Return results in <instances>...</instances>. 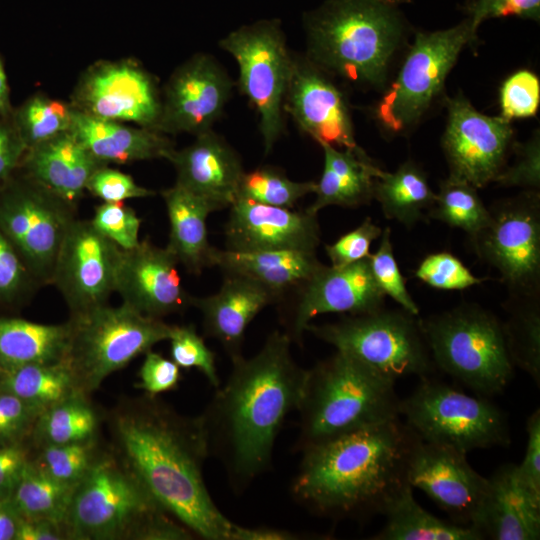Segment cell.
<instances>
[{"label":"cell","mask_w":540,"mask_h":540,"mask_svg":"<svg viewBox=\"0 0 540 540\" xmlns=\"http://www.w3.org/2000/svg\"><path fill=\"white\" fill-rule=\"evenodd\" d=\"M116 456L156 502L195 536L232 540L235 523L219 510L203 477L208 441L198 417L157 396L126 399L112 412Z\"/></svg>","instance_id":"cell-1"},{"label":"cell","mask_w":540,"mask_h":540,"mask_svg":"<svg viewBox=\"0 0 540 540\" xmlns=\"http://www.w3.org/2000/svg\"><path fill=\"white\" fill-rule=\"evenodd\" d=\"M291 338L272 332L252 357L231 359L227 381L200 415L209 447L241 493L269 468L276 438L298 409L307 369L291 353Z\"/></svg>","instance_id":"cell-2"},{"label":"cell","mask_w":540,"mask_h":540,"mask_svg":"<svg viewBox=\"0 0 540 540\" xmlns=\"http://www.w3.org/2000/svg\"><path fill=\"white\" fill-rule=\"evenodd\" d=\"M420 440L399 417L313 445L301 452L291 494L331 519L384 515L412 487L409 462Z\"/></svg>","instance_id":"cell-3"},{"label":"cell","mask_w":540,"mask_h":540,"mask_svg":"<svg viewBox=\"0 0 540 540\" xmlns=\"http://www.w3.org/2000/svg\"><path fill=\"white\" fill-rule=\"evenodd\" d=\"M402 0H327L304 17L306 57L330 76L380 87L400 44Z\"/></svg>","instance_id":"cell-4"},{"label":"cell","mask_w":540,"mask_h":540,"mask_svg":"<svg viewBox=\"0 0 540 540\" xmlns=\"http://www.w3.org/2000/svg\"><path fill=\"white\" fill-rule=\"evenodd\" d=\"M395 380L336 350L310 369L298 406L296 449L399 418Z\"/></svg>","instance_id":"cell-5"},{"label":"cell","mask_w":540,"mask_h":540,"mask_svg":"<svg viewBox=\"0 0 540 540\" xmlns=\"http://www.w3.org/2000/svg\"><path fill=\"white\" fill-rule=\"evenodd\" d=\"M435 367L487 397L501 393L514 374L502 322L476 303H462L421 319Z\"/></svg>","instance_id":"cell-6"},{"label":"cell","mask_w":540,"mask_h":540,"mask_svg":"<svg viewBox=\"0 0 540 540\" xmlns=\"http://www.w3.org/2000/svg\"><path fill=\"white\" fill-rule=\"evenodd\" d=\"M164 512L116 455L99 454L74 488L63 525L69 540H138Z\"/></svg>","instance_id":"cell-7"},{"label":"cell","mask_w":540,"mask_h":540,"mask_svg":"<svg viewBox=\"0 0 540 540\" xmlns=\"http://www.w3.org/2000/svg\"><path fill=\"white\" fill-rule=\"evenodd\" d=\"M64 362L81 393L89 396L112 373L127 366L154 345L168 340L173 325L122 303L108 304L72 316Z\"/></svg>","instance_id":"cell-8"},{"label":"cell","mask_w":540,"mask_h":540,"mask_svg":"<svg viewBox=\"0 0 540 540\" xmlns=\"http://www.w3.org/2000/svg\"><path fill=\"white\" fill-rule=\"evenodd\" d=\"M306 332L394 379L431 376L435 364L421 318L403 308L383 307L336 322L309 323Z\"/></svg>","instance_id":"cell-9"},{"label":"cell","mask_w":540,"mask_h":540,"mask_svg":"<svg viewBox=\"0 0 540 540\" xmlns=\"http://www.w3.org/2000/svg\"><path fill=\"white\" fill-rule=\"evenodd\" d=\"M399 416L422 441L465 454L511 442L507 417L495 404L431 376L400 400Z\"/></svg>","instance_id":"cell-10"},{"label":"cell","mask_w":540,"mask_h":540,"mask_svg":"<svg viewBox=\"0 0 540 540\" xmlns=\"http://www.w3.org/2000/svg\"><path fill=\"white\" fill-rule=\"evenodd\" d=\"M219 46L239 68L238 87L259 115L265 153L284 133V104L293 53L278 20H260L224 37Z\"/></svg>","instance_id":"cell-11"},{"label":"cell","mask_w":540,"mask_h":540,"mask_svg":"<svg viewBox=\"0 0 540 540\" xmlns=\"http://www.w3.org/2000/svg\"><path fill=\"white\" fill-rule=\"evenodd\" d=\"M476 32L466 18L449 29L417 33L397 77L376 106V119L386 131L401 133L419 120Z\"/></svg>","instance_id":"cell-12"},{"label":"cell","mask_w":540,"mask_h":540,"mask_svg":"<svg viewBox=\"0 0 540 540\" xmlns=\"http://www.w3.org/2000/svg\"><path fill=\"white\" fill-rule=\"evenodd\" d=\"M76 207L22 176L0 190V230L39 285H50Z\"/></svg>","instance_id":"cell-13"},{"label":"cell","mask_w":540,"mask_h":540,"mask_svg":"<svg viewBox=\"0 0 540 540\" xmlns=\"http://www.w3.org/2000/svg\"><path fill=\"white\" fill-rule=\"evenodd\" d=\"M488 225L471 242L496 268L509 296H540V196L529 190L489 208Z\"/></svg>","instance_id":"cell-14"},{"label":"cell","mask_w":540,"mask_h":540,"mask_svg":"<svg viewBox=\"0 0 540 540\" xmlns=\"http://www.w3.org/2000/svg\"><path fill=\"white\" fill-rule=\"evenodd\" d=\"M70 104L95 118L158 131L162 94L156 77L139 61L98 60L78 78Z\"/></svg>","instance_id":"cell-15"},{"label":"cell","mask_w":540,"mask_h":540,"mask_svg":"<svg viewBox=\"0 0 540 540\" xmlns=\"http://www.w3.org/2000/svg\"><path fill=\"white\" fill-rule=\"evenodd\" d=\"M121 252L90 220H74L58 252L51 283L65 300L70 317L108 304L115 292Z\"/></svg>","instance_id":"cell-16"},{"label":"cell","mask_w":540,"mask_h":540,"mask_svg":"<svg viewBox=\"0 0 540 540\" xmlns=\"http://www.w3.org/2000/svg\"><path fill=\"white\" fill-rule=\"evenodd\" d=\"M448 120L442 146L449 177L476 189L495 181L504 168L513 128L502 116L478 112L463 96L447 101Z\"/></svg>","instance_id":"cell-17"},{"label":"cell","mask_w":540,"mask_h":540,"mask_svg":"<svg viewBox=\"0 0 540 540\" xmlns=\"http://www.w3.org/2000/svg\"><path fill=\"white\" fill-rule=\"evenodd\" d=\"M234 82L211 55L197 53L166 82L158 131L198 135L211 130L230 100Z\"/></svg>","instance_id":"cell-18"},{"label":"cell","mask_w":540,"mask_h":540,"mask_svg":"<svg viewBox=\"0 0 540 540\" xmlns=\"http://www.w3.org/2000/svg\"><path fill=\"white\" fill-rule=\"evenodd\" d=\"M408 481L462 526L475 523L489 491V478L469 465L465 453L422 440L411 454Z\"/></svg>","instance_id":"cell-19"},{"label":"cell","mask_w":540,"mask_h":540,"mask_svg":"<svg viewBox=\"0 0 540 540\" xmlns=\"http://www.w3.org/2000/svg\"><path fill=\"white\" fill-rule=\"evenodd\" d=\"M284 111L318 144L340 149L358 147L344 93L305 55L293 54Z\"/></svg>","instance_id":"cell-20"},{"label":"cell","mask_w":540,"mask_h":540,"mask_svg":"<svg viewBox=\"0 0 540 540\" xmlns=\"http://www.w3.org/2000/svg\"><path fill=\"white\" fill-rule=\"evenodd\" d=\"M177 258L165 247L148 239L131 250H122L115 292L122 303L139 313L160 318L181 313L191 306L192 297L184 289L177 270Z\"/></svg>","instance_id":"cell-21"},{"label":"cell","mask_w":540,"mask_h":540,"mask_svg":"<svg viewBox=\"0 0 540 540\" xmlns=\"http://www.w3.org/2000/svg\"><path fill=\"white\" fill-rule=\"evenodd\" d=\"M299 292L285 332L298 344L314 317L370 312L383 307L386 297L374 280L368 258L342 267L323 264Z\"/></svg>","instance_id":"cell-22"},{"label":"cell","mask_w":540,"mask_h":540,"mask_svg":"<svg viewBox=\"0 0 540 540\" xmlns=\"http://www.w3.org/2000/svg\"><path fill=\"white\" fill-rule=\"evenodd\" d=\"M226 249L240 252L295 250L315 252L320 244L317 214L246 199L230 206Z\"/></svg>","instance_id":"cell-23"},{"label":"cell","mask_w":540,"mask_h":540,"mask_svg":"<svg viewBox=\"0 0 540 540\" xmlns=\"http://www.w3.org/2000/svg\"><path fill=\"white\" fill-rule=\"evenodd\" d=\"M190 145L167 157L175 168L176 184L214 204L218 210L237 199L244 173L236 151L213 129L195 136Z\"/></svg>","instance_id":"cell-24"},{"label":"cell","mask_w":540,"mask_h":540,"mask_svg":"<svg viewBox=\"0 0 540 540\" xmlns=\"http://www.w3.org/2000/svg\"><path fill=\"white\" fill-rule=\"evenodd\" d=\"M483 539L540 538V498L519 477L517 465H502L489 478V491L472 525Z\"/></svg>","instance_id":"cell-25"},{"label":"cell","mask_w":540,"mask_h":540,"mask_svg":"<svg viewBox=\"0 0 540 540\" xmlns=\"http://www.w3.org/2000/svg\"><path fill=\"white\" fill-rule=\"evenodd\" d=\"M102 165L70 130L27 149L18 171L77 207L89 178Z\"/></svg>","instance_id":"cell-26"},{"label":"cell","mask_w":540,"mask_h":540,"mask_svg":"<svg viewBox=\"0 0 540 540\" xmlns=\"http://www.w3.org/2000/svg\"><path fill=\"white\" fill-rule=\"evenodd\" d=\"M275 301L260 284L239 275L226 274L215 294L193 296L191 306L202 314L205 335L216 339L233 359L242 355L245 331L251 321Z\"/></svg>","instance_id":"cell-27"},{"label":"cell","mask_w":540,"mask_h":540,"mask_svg":"<svg viewBox=\"0 0 540 540\" xmlns=\"http://www.w3.org/2000/svg\"><path fill=\"white\" fill-rule=\"evenodd\" d=\"M71 131L101 164H129L164 158L175 149L166 134L141 126L95 118L74 109Z\"/></svg>","instance_id":"cell-28"},{"label":"cell","mask_w":540,"mask_h":540,"mask_svg":"<svg viewBox=\"0 0 540 540\" xmlns=\"http://www.w3.org/2000/svg\"><path fill=\"white\" fill-rule=\"evenodd\" d=\"M211 265L225 274L248 278L267 289L277 301L300 289L323 265L316 252L295 250L240 252L214 248Z\"/></svg>","instance_id":"cell-29"},{"label":"cell","mask_w":540,"mask_h":540,"mask_svg":"<svg viewBox=\"0 0 540 540\" xmlns=\"http://www.w3.org/2000/svg\"><path fill=\"white\" fill-rule=\"evenodd\" d=\"M324 152V167L316 183L314 202L305 210L317 214L328 206L357 207L374 199V180L378 170L359 146L340 149L319 144Z\"/></svg>","instance_id":"cell-30"},{"label":"cell","mask_w":540,"mask_h":540,"mask_svg":"<svg viewBox=\"0 0 540 540\" xmlns=\"http://www.w3.org/2000/svg\"><path fill=\"white\" fill-rule=\"evenodd\" d=\"M162 198L170 225L166 247L193 274L211 267L215 247L208 241L207 218L218 208L176 183L162 191Z\"/></svg>","instance_id":"cell-31"},{"label":"cell","mask_w":540,"mask_h":540,"mask_svg":"<svg viewBox=\"0 0 540 540\" xmlns=\"http://www.w3.org/2000/svg\"><path fill=\"white\" fill-rule=\"evenodd\" d=\"M69 338V321L43 324L0 317V372L27 364L62 361Z\"/></svg>","instance_id":"cell-32"},{"label":"cell","mask_w":540,"mask_h":540,"mask_svg":"<svg viewBox=\"0 0 540 540\" xmlns=\"http://www.w3.org/2000/svg\"><path fill=\"white\" fill-rule=\"evenodd\" d=\"M373 196L380 203L386 218L396 220L407 228L424 220V210L428 212L436 199L425 173L412 161H406L392 173L379 169L374 180Z\"/></svg>","instance_id":"cell-33"},{"label":"cell","mask_w":540,"mask_h":540,"mask_svg":"<svg viewBox=\"0 0 540 540\" xmlns=\"http://www.w3.org/2000/svg\"><path fill=\"white\" fill-rule=\"evenodd\" d=\"M412 487L407 488L389 507L386 523L371 539L374 540H482L472 526H462L442 520L414 499Z\"/></svg>","instance_id":"cell-34"},{"label":"cell","mask_w":540,"mask_h":540,"mask_svg":"<svg viewBox=\"0 0 540 540\" xmlns=\"http://www.w3.org/2000/svg\"><path fill=\"white\" fill-rule=\"evenodd\" d=\"M0 390L17 396L39 415L64 399L81 393L64 360L27 364L0 372Z\"/></svg>","instance_id":"cell-35"},{"label":"cell","mask_w":540,"mask_h":540,"mask_svg":"<svg viewBox=\"0 0 540 540\" xmlns=\"http://www.w3.org/2000/svg\"><path fill=\"white\" fill-rule=\"evenodd\" d=\"M98 428L99 416L88 396L77 393L43 411L30 435L39 449L48 445L95 441Z\"/></svg>","instance_id":"cell-36"},{"label":"cell","mask_w":540,"mask_h":540,"mask_svg":"<svg viewBox=\"0 0 540 540\" xmlns=\"http://www.w3.org/2000/svg\"><path fill=\"white\" fill-rule=\"evenodd\" d=\"M507 319L502 329L514 367L526 372L540 385V296H508Z\"/></svg>","instance_id":"cell-37"},{"label":"cell","mask_w":540,"mask_h":540,"mask_svg":"<svg viewBox=\"0 0 540 540\" xmlns=\"http://www.w3.org/2000/svg\"><path fill=\"white\" fill-rule=\"evenodd\" d=\"M75 487L53 479L30 459L10 501L21 519L63 525Z\"/></svg>","instance_id":"cell-38"},{"label":"cell","mask_w":540,"mask_h":540,"mask_svg":"<svg viewBox=\"0 0 540 540\" xmlns=\"http://www.w3.org/2000/svg\"><path fill=\"white\" fill-rule=\"evenodd\" d=\"M70 102L35 93L13 108L11 118L27 149L46 142L72 127Z\"/></svg>","instance_id":"cell-39"},{"label":"cell","mask_w":540,"mask_h":540,"mask_svg":"<svg viewBox=\"0 0 540 540\" xmlns=\"http://www.w3.org/2000/svg\"><path fill=\"white\" fill-rule=\"evenodd\" d=\"M426 216L463 230L471 240L490 221L489 209L479 197L477 189L451 177L440 183L439 193Z\"/></svg>","instance_id":"cell-40"},{"label":"cell","mask_w":540,"mask_h":540,"mask_svg":"<svg viewBox=\"0 0 540 540\" xmlns=\"http://www.w3.org/2000/svg\"><path fill=\"white\" fill-rule=\"evenodd\" d=\"M316 182L293 181L273 167H259L243 173L237 199H246L264 205L289 208L304 196L314 193Z\"/></svg>","instance_id":"cell-41"},{"label":"cell","mask_w":540,"mask_h":540,"mask_svg":"<svg viewBox=\"0 0 540 540\" xmlns=\"http://www.w3.org/2000/svg\"><path fill=\"white\" fill-rule=\"evenodd\" d=\"M98 456L95 440L44 446L39 448L38 455L31 461L53 479L76 486Z\"/></svg>","instance_id":"cell-42"},{"label":"cell","mask_w":540,"mask_h":540,"mask_svg":"<svg viewBox=\"0 0 540 540\" xmlns=\"http://www.w3.org/2000/svg\"><path fill=\"white\" fill-rule=\"evenodd\" d=\"M368 261L374 280L384 295L392 298L406 311L419 315V308L406 288L405 279L395 259L389 227L382 230L379 247L369 255Z\"/></svg>","instance_id":"cell-43"},{"label":"cell","mask_w":540,"mask_h":540,"mask_svg":"<svg viewBox=\"0 0 540 540\" xmlns=\"http://www.w3.org/2000/svg\"><path fill=\"white\" fill-rule=\"evenodd\" d=\"M170 341L171 360L180 368L199 370L210 385L220 386L217 373L215 354L205 344L203 338L197 334L194 326L173 325Z\"/></svg>","instance_id":"cell-44"},{"label":"cell","mask_w":540,"mask_h":540,"mask_svg":"<svg viewBox=\"0 0 540 540\" xmlns=\"http://www.w3.org/2000/svg\"><path fill=\"white\" fill-rule=\"evenodd\" d=\"M415 277L440 290H463L484 280L475 276L460 259L447 251L426 256L415 270Z\"/></svg>","instance_id":"cell-45"},{"label":"cell","mask_w":540,"mask_h":540,"mask_svg":"<svg viewBox=\"0 0 540 540\" xmlns=\"http://www.w3.org/2000/svg\"><path fill=\"white\" fill-rule=\"evenodd\" d=\"M93 226L122 250L139 245L141 219L129 206L121 203H102L95 207Z\"/></svg>","instance_id":"cell-46"},{"label":"cell","mask_w":540,"mask_h":540,"mask_svg":"<svg viewBox=\"0 0 540 540\" xmlns=\"http://www.w3.org/2000/svg\"><path fill=\"white\" fill-rule=\"evenodd\" d=\"M539 101L538 77L528 70H520L509 76L501 87V116L509 121L532 117L537 112Z\"/></svg>","instance_id":"cell-47"},{"label":"cell","mask_w":540,"mask_h":540,"mask_svg":"<svg viewBox=\"0 0 540 540\" xmlns=\"http://www.w3.org/2000/svg\"><path fill=\"white\" fill-rule=\"evenodd\" d=\"M39 285L0 230V306L22 301Z\"/></svg>","instance_id":"cell-48"},{"label":"cell","mask_w":540,"mask_h":540,"mask_svg":"<svg viewBox=\"0 0 540 540\" xmlns=\"http://www.w3.org/2000/svg\"><path fill=\"white\" fill-rule=\"evenodd\" d=\"M86 191L104 203H121L155 194L154 191L137 184L130 175L108 165H102L94 171L87 182Z\"/></svg>","instance_id":"cell-49"},{"label":"cell","mask_w":540,"mask_h":540,"mask_svg":"<svg viewBox=\"0 0 540 540\" xmlns=\"http://www.w3.org/2000/svg\"><path fill=\"white\" fill-rule=\"evenodd\" d=\"M381 234V227L367 217L358 227L325 246L331 266L342 267L368 258L371 243Z\"/></svg>","instance_id":"cell-50"},{"label":"cell","mask_w":540,"mask_h":540,"mask_svg":"<svg viewBox=\"0 0 540 540\" xmlns=\"http://www.w3.org/2000/svg\"><path fill=\"white\" fill-rule=\"evenodd\" d=\"M463 11L477 29L485 20L507 16L538 22L540 0H465Z\"/></svg>","instance_id":"cell-51"},{"label":"cell","mask_w":540,"mask_h":540,"mask_svg":"<svg viewBox=\"0 0 540 540\" xmlns=\"http://www.w3.org/2000/svg\"><path fill=\"white\" fill-rule=\"evenodd\" d=\"M181 378L180 367L172 360L149 350L139 370L136 387L146 395L158 396L177 387Z\"/></svg>","instance_id":"cell-52"},{"label":"cell","mask_w":540,"mask_h":540,"mask_svg":"<svg viewBox=\"0 0 540 540\" xmlns=\"http://www.w3.org/2000/svg\"><path fill=\"white\" fill-rule=\"evenodd\" d=\"M518 158L512 167L502 170L495 182L504 186H522L538 190L540 185L539 138L517 147Z\"/></svg>","instance_id":"cell-53"},{"label":"cell","mask_w":540,"mask_h":540,"mask_svg":"<svg viewBox=\"0 0 540 540\" xmlns=\"http://www.w3.org/2000/svg\"><path fill=\"white\" fill-rule=\"evenodd\" d=\"M527 445L524 459L517 465L520 479L536 497L540 498V410L536 409L528 418Z\"/></svg>","instance_id":"cell-54"},{"label":"cell","mask_w":540,"mask_h":540,"mask_svg":"<svg viewBox=\"0 0 540 540\" xmlns=\"http://www.w3.org/2000/svg\"><path fill=\"white\" fill-rule=\"evenodd\" d=\"M27 148L10 116L0 118V190L17 173Z\"/></svg>","instance_id":"cell-55"},{"label":"cell","mask_w":540,"mask_h":540,"mask_svg":"<svg viewBox=\"0 0 540 540\" xmlns=\"http://www.w3.org/2000/svg\"><path fill=\"white\" fill-rule=\"evenodd\" d=\"M29 460L20 443L0 445V498L10 499Z\"/></svg>","instance_id":"cell-56"},{"label":"cell","mask_w":540,"mask_h":540,"mask_svg":"<svg viewBox=\"0 0 540 540\" xmlns=\"http://www.w3.org/2000/svg\"><path fill=\"white\" fill-rule=\"evenodd\" d=\"M64 526L46 520L21 519L14 540H64Z\"/></svg>","instance_id":"cell-57"},{"label":"cell","mask_w":540,"mask_h":540,"mask_svg":"<svg viewBox=\"0 0 540 540\" xmlns=\"http://www.w3.org/2000/svg\"><path fill=\"white\" fill-rule=\"evenodd\" d=\"M300 534L270 527H245L235 524L232 540H296Z\"/></svg>","instance_id":"cell-58"},{"label":"cell","mask_w":540,"mask_h":540,"mask_svg":"<svg viewBox=\"0 0 540 540\" xmlns=\"http://www.w3.org/2000/svg\"><path fill=\"white\" fill-rule=\"evenodd\" d=\"M19 522L10 499L0 498V540H14Z\"/></svg>","instance_id":"cell-59"},{"label":"cell","mask_w":540,"mask_h":540,"mask_svg":"<svg viewBox=\"0 0 540 540\" xmlns=\"http://www.w3.org/2000/svg\"><path fill=\"white\" fill-rule=\"evenodd\" d=\"M12 111L7 73L4 60L0 55V118L10 116Z\"/></svg>","instance_id":"cell-60"}]
</instances>
